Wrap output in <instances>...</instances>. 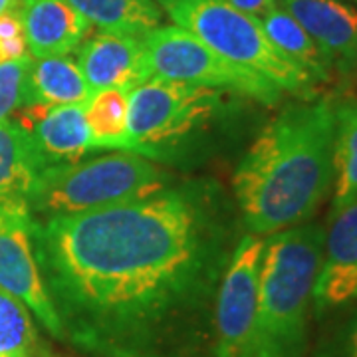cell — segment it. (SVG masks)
I'll list each match as a JSON object with an SVG mask.
<instances>
[{"label":"cell","instance_id":"20","mask_svg":"<svg viewBox=\"0 0 357 357\" xmlns=\"http://www.w3.org/2000/svg\"><path fill=\"white\" fill-rule=\"evenodd\" d=\"M0 357H58L32 312L4 288H0Z\"/></svg>","mask_w":357,"mask_h":357},{"label":"cell","instance_id":"19","mask_svg":"<svg viewBox=\"0 0 357 357\" xmlns=\"http://www.w3.org/2000/svg\"><path fill=\"white\" fill-rule=\"evenodd\" d=\"M357 203V100L335 103L332 213Z\"/></svg>","mask_w":357,"mask_h":357},{"label":"cell","instance_id":"6","mask_svg":"<svg viewBox=\"0 0 357 357\" xmlns=\"http://www.w3.org/2000/svg\"><path fill=\"white\" fill-rule=\"evenodd\" d=\"M229 91L149 77L128 93V151L157 163L178 155L229 107Z\"/></svg>","mask_w":357,"mask_h":357},{"label":"cell","instance_id":"26","mask_svg":"<svg viewBox=\"0 0 357 357\" xmlns=\"http://www.w3.org/2000/svg\"><path fill=\"white\" fill-rule=\"evenodd\" d=\"M18 4H20V0H0V14L18 10Z\"/></svg>","mask_w":357,"mask_h":357},{"label":"cell","instance_id":"3","mask_svg":"<svg viewBox=\"0 0 357 357\" xmlns=\"http://www.w3.org/2000/svg\"><path fill=\"white\" fill-rule=\"evenodd\" d=\"M326 230L304 222L264 238L252 357H306Z\"/></svg>","mask_w":357,"mask_h":357},{"label":"cell","instance_id":"4","mask_svg":"<svg viewBox=\"0 0 357 357\" xmlns=\"http://www.w3.org/2000/svg\"><path fill=\"white\" fill-rule=\"evenodd\" d=\"M175 177L157 161L131 151L46 167L30 195L34 218L79 215L167 189Z\"/></svg>","mask_w":357,"mask_h":357},{"label":"cell","instance_id":"22","mask_svg":"<svg viewBox=\"0 0 357 357\" xmlns=\"http://www.w3.org/2000/svg\"><path fill=\"white\" fill-rule=\"evenodd\" d=\"M30 66V56L0 62V121L24 105L26 74Z\"/></svg>","mask_w":357,"mask_h":357},{"label":"cell","instance_id":"25","mask_svg":"<svg viewBox=\"0 0 357 357\" xmlns=\"http://www.w3.org/2000/svg\"><path fill=\"white\" fill-rule=\"evenodd\" d=\"M344 357H357V318L354 319L349 333H347V340H345L344 347Z\"/></svg>","mask_w":357,"mask_h":357},{"label":"cell","instance_id":"16","mask_svg":"<svg viewBox=\"0 0 357 357\" xmlns=\"http://www.w3.org/2000/svg\"><path fill=\"white\" fill-rule=\"evenodd\" d=\"M44 169L46 165L24 129L13 119L0 121V203H28Z\"/></svg>","mask_w":357,"mask_h":357},{"label":"cell","instance_id":"9","mask_svg":"<svg viewBox=\"0 0 357 357\" xmlns=\"http://www.w3.org/2000/svg\"><path fill=\"white\" fill-rule=\"evenodd\" d=\"M32 229L34 217L28 203H0V288L24 302L40 326L56 342L68 344L64 326L40 274Z\"/></svg>","mask_w":357,"mask_h":357},{"label":"cell","instance_id":"10","mask_svg":"<svg viewBox=\"0 0 357 357\" xmlns=\"http://www.w3.org/2000/svg\"><path fill=\"white\" fill-rule=\"evenodd\" d=\"M357 300V203L330 215L324 256L314 286V310L321 316Z\"/></svg>","mask_w":357,"mask_h":357},{"label":"cell","instance_id":"18","mask_svg":"<svg viewBox=\"0 0 357 357\" xmlns=\"http://www.w3.org/2000/svg\"><path fill=\"white\" fill-rule=\"evenodd\" d=\"M258 20H260L262 30L266 32L268 40L284 56H288L292 62L310 72L318 84L330 77V72L333 70L330 60L324 56V52L319 50L314 38L304 30V26L300 24L288 10L274 6L270 13L264 14Z\"/></svg>","mask_w":357,"mask_h":357},{"label":"cell","instance_id":"12","mask_svg":"<svg viewBox=\"0 0 357 357\" xmlns=\"http://www.w3.org/2000/svg\"><path fill=\"white\" fill-rule=\"evenodd\" d=\"M77 66L91 91H131L151 77L143 36L131 34L100 32L89 36L77 48Z\"/></svg>","mask_w":357,"mask_h":357},{"label":"cell","instance_id":"14","mask_svg":"<svg viewBox=\"0 0 357 357\" xmlns=\"http://www.w3.org/2000/svg\"><path fill=\"white\" fill-rule=\"evenodd\" d=\"M18 14L32 58L68 56L84 44L91 30L66 0H20Z\"/></svg>","mask_w":357,"mask_h":357},{"label":"cell","instance_id":"27","mask_svg":"<svg viewBox=\"0 0 357 357\" xmlns=\"http://www.w3.org/2000/svg\"><path fill=\"white\" fill-rule=\"evenodd\" d=\"M345 2H354V6H357V0H345Z\"/></svg>","mask_w":357,"mask_h":357},{"label":"cell","instance_id":"7","mask_svg":"<svg viewBox=\"0 0 357 357\" xmlns=\"http://www.w3.org/2000/svg\"><path fill=\"white\" fill-rule=\"evenodd\" d=\"M143 42L151 77L222 89L262 105L282 100L284 91L266 76L222 58L178 26H159Z\"/></svg>","mask_w":357,"mask_h":357},{"label":"cell","instance_id":"5","mask_svg":"<svg viewBox=\"0 0 357 357\" xmlns=\"http://www.w3.org/2000/svg\"><path fill=\"white\" fill-rule=\"evenodd\" d=\"M175 22L234 64L255 70L282 91L310 100L318 84L302 66L284 56L262 30L256 16L234 8L227 0H155Z\"/></svg>","mask_w":357,"mask_h":357},{"label":"cell","instance_id":"15","mask_svg":"<svg viewBox=\"0 0 357 357\" xmlns=\"http://www.w3.org/2000/svg\"><path fill=\"white\" fill-rule=\"evenodd\" d=\"M86 77L70 56L32 58L26 74L24 105H86L91 98Z\"/></svg>","mask_w":357,"mask_h":357},{"label":"cell","instance_id":"11","mask_svg":"<svg viewBox=\"0 0 357 357\" xmlns=\"http://www.w3.org/2000/svg\"><path fill=\"white\" fill-rule=\"evenodd\" d=\"M84 107L86 105H22L16 123L30 135L46 167L74 163L96 149Z\"/></svg>","mask_w":357,"mask_h":357},{"label":"cell","instance_id":"1","mask_svg":"<svg viewBox=\"0 0 357 357\" xmlns=\"http://www.w3.org/2000/svg\"><path fill=\"white\" fill-rule=\"evenodd\" d=\"M215 181L128 203L34 218V252L66 342L93 357H189L208 330L234 250Z\"/></svg>","mask_w":357,"mask_h":357},{"label":"cell","instance_id":"2","mask_svg":"<svg viewBox=\"0 0 357 357\" xmlns=\"http://www.w3.org/2000/svg\"><path fill=\"white\" fill-rule=\"evenodd\" d=\"M335 103L304 100L284 107L246 149L232 191L250 234L304 225L333 187Z\"/></svg>","mask_w":357,"mask_h":357},{"label":"cell","instance_id":"13","mask_svg":"<svg viewBox=\"0 0 357 357\" xmlns=\"http://www.w3.org/2000/svg\"><path fill=\"white\" fill-rule=\"evenodd\" d=\"M282 4L304 26L332 68L356 72L357 6L345 0H282Z\"/></svg>","mask_w":357,"mask_h":357},{"label":"cell","instance_id":"17","mask_svg":"<svg viewBox=\"0 0 357 357\" xmlns=\"http://www.w3.org/2000/svg\"><path fill=\"white\" fill-rule=\"evenodd\" d=\"M102 32L145 36L163 22L155 0H66Z\"/></svg>","mask_w":357,"mask_h":357},{"label":"cell","instance_id":"21","mask_svg":"<svg viewBox=\"0 0 357 357\" xmlns=\"http://www.w3.org/2000/svg\"><path fill=\"white\" fill-rule=\"evenodd\" d=\"M128 93L123 89L91 93L84 109L96 149L128 151Z\"/></svg>","mask_w":357,"mask_h":357},{"label":"cell","instance_id":"8","mask_svg":"<svg viewBox=\"0 0 357 357\" xmlns=\"http://www.w3.org/2000/svg\"><path fill=\"white\" fill-rule=\"evenodd\" d=\"M264 238L244 234L230 255L213 307V356L252 357Z\"/></svg>","mask_w":357,"mask_h":357},{"label":"cell","instance_id":"23","mask_svg":"<svg viewBox=\"0 0 357 357\" xmlns=\"http://www.w3.org/2000/svg\"><path fill=\"white\" fill-rule=\"evenodd\" d=\"M26 46L24 28L18 10L0 14V62L24 58Z\"/></svg>","mask_w":357,"mask_h":357},{"label":"cell","instance_id":"24","mask_svg":"<svg viewBox=\"0 0 357 357\" xmlns=\"http://www.w3.org/2000/svg\"><path fill=\"white\" fill-rule=\"evenodd\" d=\"M227 2L243 13L256 16V18H262L264 14H268L276 6V0H227Z\"/></svg>","mask_w":357,"mask_h":357}]
</instances>
